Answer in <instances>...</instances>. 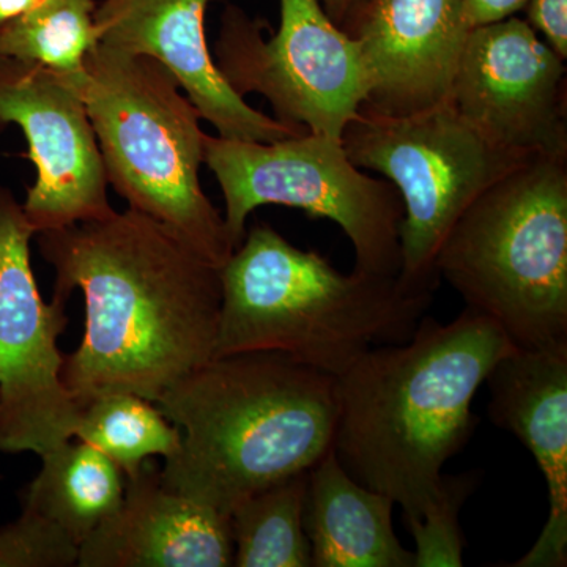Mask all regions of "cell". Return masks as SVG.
Here are the masks:
<instances>
[{
	"mask_svg": "<svg viewBox=\"0 0 567 567\" xmlns=\"http://www.w3.org/2000/svg\"><path fill=\"white\" fill-rule=\"evenodd\" d=\"M110 186L219 268L235 251L200 186L207 133L166 66L96 43L78 81Z\"/></svg>",
	"mask_w": 567,
	"mask_h": 567,
	"instance_id": "6",
	"label": "cell"
},
{
	"mask_svg": "<svg viewBox=\"0 0 567 567\" xmlns=\"http://www.w3.org/2000/svg\"><path fill=\"white\" fill-rule=\"evenodd\" d=\"M22 507L58 525L78 547L114 516L125 495L123 472L87 443L65 442L41 454Z\"/></svg>",
	"mask_w": 567,
	"mask_h": 567,
	"instance_id": "18",
	"label": "cell"
},
{
	"mask_svg": "<svg viewBox=\"0 0 567 567\" xmlns=\"http://www.w3.org/2000/svg\"><path fill=\"white\" fill-rule=\"evenodd\" d=\"M435 268L518 349L567 346V153L533 156L481 194Z\"/></svg>",
	"mask_w": 567,
	"mask_h": 567,
	"instance_id": "5",
	"label": "cell"
},
{
	"mask_svg": "<svg viewBox=\"0 0 567 567\" xmlns=\"http://www.w3.org/2000/svg\"><path fill=\"white\" fill-rule=\"evenodd\" d=\"M341 142L350 162L382 174L401 196L398 278L415 292H435L436 256L470 205L533 158L492 145L450 102L401 117L360 110Z\"/></svg>",
	"mask_w": 567,
	"mask_h": 567,
	"instance_id": "7",
	"label": "cell"
},
{
	"mask_svg": "<svg viewBox=\"0 0 567 567\" xmlns=\"http://www.w3.org/2000/svg\"><path fill=\"white\" fill-rule=\"evenodd\" d=\"M488 415L528 447L546 480L548 518L513 567L567 565V346L516 349L488 374Z\"/></svg>",
	"mask_w": 567,
	"mask_h": 567,
	"instance_id": "16",
	"label": "cell"
},
{
	"mask_svg": "<svg viewBox=\"0 0 567 567\" xmlns=\"http://www.w3.org/2000/svg\"><path fill=\"white\" fill-rule=\"evenodd\" d=\"M22 204L0 185V451L48 453L70 442L81 409L62 382L66 301L44 303Z\"/></svg>",
	"mask_w": 567,
	"mask_h": 567,
	"instance_id": "10",
	"label": "cell"
},
{
	"mask_svg": "<svg viewBox=\"0 0 567 567\" xmlns=\"http://www.w3.org/2000/svg\"><path fill=\"white\" fill-rule=\"evenodd\" d=\"M475 487L473 475L445 476L439 502L416 524L406 525L415 539V567L464 566L461 507Z\"/></svg>",
	"mask_w": 567,
	"mask_h": 567,
	"instance_id": "22",
	"label": "cell"
},
{
	"mask_svg": "<svg viewBox=\"0 0 567 567\" xmlns=\"http://www.w3.org/2000/svg\"><path fill=\"white\" fill-rule=\"evenodd\" d=\"M74 436L102 451L132 477L147 458H173L182 432L158 405L136 394H107L82 406Z\"/></svg>",
	"mask_w": 567,
	"mask_h": 567,
	"instance_id": "20",
	"label": "cell"
},
{
	"mask_svg": "<svg viewBox=\"0 0 567 567\" xmlns=\"http://www.w3.org/2000/svg\"><path fill=\"white\" fill-rule=\"evenodd\" d=\"M514 349L475 309L450 323L424 316L409 341L369 350L336 379V457L416 524L443 495V466L472 439L477 390Z\"/></svg>",
	"mask_w": 567,
	"mask_h": 567,
	"instance_id": "2",
	"label": "cell"
},
{
	"mask_svg": "<svg viewBox=\"0 0 567 567\" xmlns=\"http://www.w3.org/2000/svg\"><path fill=\"white\" fill-rule=\"evenodd\" d=\"M524 10L529 28L566 61L567 0H528Z\"/></svg>",
	"mask_w": 567,
	"mask_h": 567,
	"instance_id": "24",
	"label": "cell"
},
{
	"mask_svg": "<svg viewBox=\"0 0 567 567\" xmlns=\"http://www.w3.org/2000/svg\"><path fill=\"white\" fill-rule=\"evenodd\" d=\"M80 547L58 525L22 507L18 520L0 528V567H70Z\"/></svg>",
	"mask_w": 567,
	"mask_h": 567,
	"instance_id": "23",
	"label": "cell"
},
{
	"mask_svg": "<svg viewBox=\"0 0 567 567\" xmlns=\"http://www.w3.org/2000/svg\"><path fill=\"white\" fill-rule=\"evenodd\" d=\"M566 61L524 18L470 29L450 102L495 147L567 153Z\"/></svg>",
	"mask_w": 567,
	"mask_h": 567,
	"instance_id": "12",
	"label": "cell"
},
{
	"mask_svg": "<svg viewBox=\"0 0 567 567\" xmlns=\"http://www.w3.org/2000/svg\"><path fill=\"white\" fill-rule=\"evenodd\" d=\"M81 74L0 54V132L17 125L28 141L37 178L22 210L35 235L114 212Z\"/></svg>",
	"mask_w": 567,
	"mask_h": 567,
	"instance_id": "11",
	"label": "cell"
},
{
	"mask_svg": "<svg viewBox=\"0 0 567 567\" xmlns=\"http://www.w3.org/2000/svg\"><path fill=\"white\" fill-rule=\"evenodd\" d=\"M99 0H40L0 29V54L76 76L99 43Z\"/></svg>",
	"mask_w": 567,
	"mask_h": 567,
	"instance_id": "21",
	"label": "cell"
},
{
	"mask_svg": "<svg viewBox=\"0 0 567 567\" xmlns=\"http://www.w3.org/2000/svg\"><path fill=\"white\" fill-rule=\"evenodd\" d=\"M279 28L237 6L223 11L216 65L238 95L259 93L276 121L342 140L361 110L369 84L360 48L338 28L320 0H278Z\"/></svg>",
	"mask_w": 567,
	"mask_h": 567,
	"instance_id": "9",
	"label": "cell"
},
{
	"mask_svg": "<svg viewBox=\"0 0 567 567\" xmlns=\"http://www.w3.org/2000/svg\"><path fill=\"white\" fill-rule=\"evenodd\" d=\"M204 164L221 188L224 224L234 248L244 241L252 210L284 205L338 224L353 246L357 270L380 276L401 271V196L393 183L350 162L341 141L309 132L276 142L207 134Z\"/></svg>",
	"mask_w": 567,
	"mask_h": 567,
	"instance_id": "8",
	"label": "cell"
},
{
	"mask_svg": "<svg viewBox=\"0 0 567 567\" xmlns=\"http://www.w3.org/2000/svg\"><path fill=\"white\" fill-rule=\"evenodd\" d=\"M390 496L358 483L331 450L309 470L305 529L312 567H415L395 536Z\"/></svg>",
	"mask_w": 567,
	"mask_h": 567,
	"instance_id": "17",
	"label": "cell"
},
{
	"mask_svg": "<svg viewBox=\"0 0 567 567\" xmlns=\"http://www.w3.org/2000/svg\"><path fill=\"white\" fill-rule=\"evenodd\" d=\"M215 357L274 352L336 379L375 347L415 333L434 293L398 276L336 270L267 224H257L221 267Z\"/></svg>",
	"mask_w": 567,
	"mask_h": 567,
	"instance_id": "4",
	"label": "cell"
},
{
	"mask_svg": "<svg viewBox=\"0 0 567 567\" xmlns=\"http://www.w3.org/2000/svg\"><path fill=\"white\" fill-rule=\"evenodd\" d=\"M528 0H462L465 20L470 28L516 17L527 6Z\"/></svg>",
	"mask_w": 567,
	"mask_h": 567,
	"instance_id": "25",
	"label": "cell"
},
{
	"mask_svg": "<svg viewBox=\"0 0 567 567\" xmlns=\"http://www.w3.org/2000/svg\"><path fill=\"white\" fill-rule=\"evenodd\" d=\"M155 404L182 432L181 451L162 468L164 484L226 516L333 450L336 377L281 353L212 358Z\"/></svg>",
	"mask_w": 567,
	"mask_h": 567,
	"instance_id": "3",
	"label": "cell"
},
{
	"mask_svg": "<svg viewBox=\"0 0 567 567\" xmlns=\"http://www.w3.org/2000/svg\"><path fill=\"white\" fill-rule=\"evenodd\" d=\"M35 238L54 297L84 293V338L62 365L80 409L107 394L156 402L215 358L221 268L166 224L128 207Z\"/></svg>",
	"mask_w": 567,
	"mask_h": 567,
	"instance_id": "1",
	"label": "cell"
},
{
	"mask_svg": "<svg viewBox=\"0 0 567 567\" xmlns=\"http://www.w3.org/2000/svg\"><path fill=\"white\" fill-rule=\"evenodd\" d=\"M39 2L40 0H0V29L17 20Z\"/></svg>",
	"mask_w": 567,
	"mask_h": 567,
	"instance_id": "27",
	"label": "cell"
},
{
	"mask_svg": "<svg viewBox=\"0 0 567 567\" xmlns=\"http://www.w3.org/2000/svg\"><path fill=\"white\" fill-rule=\"evenodd\" d=\"M331 21L352 37L371 0H320Z\"/></svg>",
	"mask_w": 567,
	"mask_h": 567,
	"instance_id": "26",
	"label": "cell"
},
{
	"mask_svg": "<svg viewBox=\"0 0 567 567\" xmlns=\"http://www.w3.org/2000/svg\"><path fill=\"white\" fill-rule=\"evenodd\" d=\"M309 472L260 488L229 514L237 567H312L305 529Z\"/></svg>",
	"mask_w": 567,
	"mask_h": 567,
	"instance_id": "19",
	"label": "cell"
},
{
	"mask_svg": "<svg viewBox=\"0 0 567 567\" xmlns=\"http://www.w3.org/2000/svg\"><path fill=\"white\" fill-rule=\"evenodd\" d=\"M470 29L462 0H371L352 33L368 74L361 110L401 117L446 103Z\"/></svg>",
	"mask_w": 567,
	"mask_h": 567,
	"instance_id": "14",
	"label": "cell"
},
{
	"mask_svg": "<svg viewBox=\"0 0 567 567\" xmlns=\"http://www.w3.org/2000/svg\"><path fill=\"white\" fill-rule=\"evenodd\" d=\"M212 2L102 0L95 13L99 43L166 66L200 117L224 140L276 142L308 133L254 110L224 80L205 33Z\"/></svg>",
	"mask_w": 567,
	"mask_h": 567,
	"instance_id": "13",
	"label": "cell"
},
{
	"mask_svg": "<svg viewBox=\"0 0 567 567\" xmlns=\"http://www.w3.org/2000/svg\"><path fill=\"white\" fill-rule=\"evenodd\" d=\"M233 565L229 516L171 491L153 458L128 477L121 507L78 551L81 567Z\"/></svg>",
	"mask_w": 567,
	"mask_h": 567,
	"instance_id": "15",
	"label": "cell"
}]
</instances>
